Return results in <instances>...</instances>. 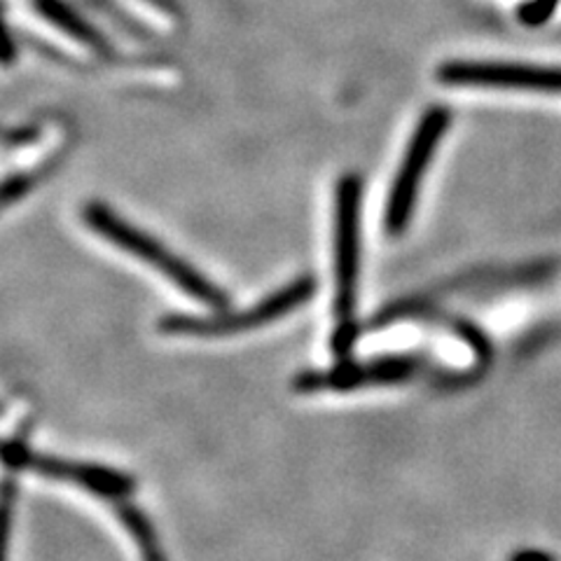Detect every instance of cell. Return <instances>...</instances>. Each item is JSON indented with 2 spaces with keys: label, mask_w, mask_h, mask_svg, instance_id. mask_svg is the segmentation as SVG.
<instances>
[{
  "label": "cell",
  "mask_w": 561,
  "mask_h": 561,
  "mask_svg": "<svg viewBox=\"0 0 561 561\" xmlns=\"http://www.w3.org/2000/svg\"><path fill=\"white\" fill-rule=\"evenodd\" d=\"M360 197L358 175H344L335 208V330L330 346L348 356L358 340V274H360Z\"/></svg>",
  "instance_id": "obj_1"
},
{
  "label": "cell",
  "mask_w": 561,
  "mask_h": 561,
  "mask_svg": "<svg viewBox=\"0 0 561 561\" xmlns=\"http://www.w3.org/2000/svg\"><path fill=\"white\" fill-rule=\"evenodd\" d=\"M433 363L424 354H398V356H377L370 360H356L332 367L325 373H305L295 377V391L319 393V391H354L365 386L402 383L419 377L431 379Z\"/></svg>",
  "instance_id": "obj_6"
},
{
  "label": "cell",
  "mask_w": 561,
  "mask_h": 561,
  "mask_svg": "<svg viewBox=\"0 0 561 561\" xmlns=\"http://www.w3.org/2000/svg\"><path fill=\"white\" fill-rule=\"evenodd\" d=\"M313 293H316L313 278L302 276V278H295L293 284L272 293L270 297H265V300L245 311H232L222 316L173 313V316H164L157 328L167 332V335H190V337L237 335V332H245V330L262 328L278 321L280 316H286L293 309L309 302Z\"/></svg>",
  "instance_id": "obj_3"
},
{
  "label": "cell",
  "mask_w": 561,
  "mask_h": 561,
  "mask_svg": "<svg viewBox=\"0 0 561 561\" xmlns=\"http://www.w3.org/2000/svg\"><path fill=\"white\" fill-rule=\"evenodd\" d=\"M451 115L443 105H435V108H428L416 125V131L410 140V148L405 152V160L400 164V171L393 181L389 202H386V214H383V225L386 232L398 237L405 232V227L412 218V210L416 204L419 195V185L421 179H424L426 167L431 164L437 144L449 125Z\"/></svg>",
  "instance_id": "obj_4"
},
{
  "label": "cell",
  "mask_w": 561,
  "mask_h": 561,
  "mask_svg": "<svg viewBox=\"0 0 561 561\" xmlns=\"http://www.w3.org/2000/svg\"><path fill=\"white\" fill-rule=\"evenodd\" d=\"M440 82L454 87H511V90L561 92V68L494 61H451L437 73Z\"/></svg>",
  "instance_id": "obj_7"
},
{
  "label": "cell",
  "mask_w": 561,
  "mask_h": 561,
  "mask_svg": "<svg viewBox=\"0 0 561 561\" xmlns=\"http://www.w3.org/2000/svg\"><path fill=\"white\" fill-rule=\"evenodd\" d=\"M122 526L129 531V536L136 542V550L144 561H167L160 538H157L150 519L144 515V511L131 501V499H122L111 505Z\"/></svg>",
  "instance_id": "obj_8"
},
{
  "label": "cell",
  "mask_w": 561,
  "mask_h": 561,
  "mask_svg": "<svg viewBox=\"0 0 561 561\" xmlns=\"http://www.w3.org/2000/svg\"><path fill=\"white\" fill-rule=\"evenodd\" d=\"M82 216H84V222L90 225L96 234H101L105 241L117 245V249L148 262L150 267H154L157 272H162L167 278H171L183 293L192 295L202 305H208L214 309H225L227 295L218 286L210 284V280L204 274H199L195 267H190L185 260L167 251L160 241L148 237L146 232L136 230V227L129 225L127 220H122L117 214H113L111 208L92 202L84 206Z\"/></svg>",
  "instance_id": "obj_2"
},
{
  "label": "cell",
  "mask_w": 561,
  "mask_h": 561,
  "mask_svg": "<svg viewBox=\"0 0 561 561\" xmlns=\"http://www.w3.org/2000/svg\"><path fill=\"white\" fill-rule=\"evenodd\" d=\"M3 461L8 468L31 470L35 476L76 484L84 491H90V494L108 501L111 505L122 499H131L136 489L134 478H129L127 472H119L105 466H94V463L57 459V456H49V454H35L20 440V437L8 440Z\"/></svg>",
  "instance_id": "obj_5"
},
{
  "label": "cell",
  "mask_w": 561,
  "mask_h": 561,
  "mask_svg": "<svg viewBox=\"0 0 561 561\" xmlns=\"http://www.w3.org/2000/svg\"><path fill=\"white\" fill-rule=\"evenodd\" d=\"M33 5L38 8V12L43 16H47L51 24H57L61 31L73 35L76 41L90 45L94 49H103V51L108 49V45H105V41H103V35L94 26L87 24L80 14H76L73 8L64 3V0H33Z\"/></svg>",
  "instance_id": "obj_9"
},
{
  "label": "cell",
  "mask_w": 561,
  "mask_h": 561,
  "mask_svg": "<svg viewBox=\"0 0 561 561\" xmlns=\"http://www.w3.org/2000/svg\"><path fill=\"white\" fill-rule=\"evenodd\" d=\"M513 561H552L548 554H542V552H536V550H531V552H519V554H515L513 557Z\"/></svg>",
  "instance_id": "obj_10"
}]
</instances>
